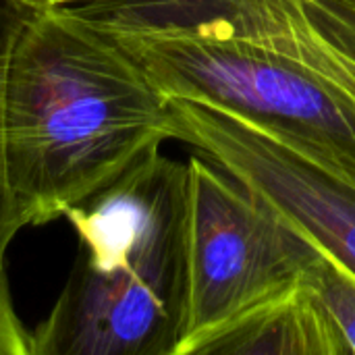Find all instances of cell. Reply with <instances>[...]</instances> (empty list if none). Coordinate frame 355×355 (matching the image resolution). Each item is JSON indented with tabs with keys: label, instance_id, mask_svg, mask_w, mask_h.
Instances as JSON below:
<instances>
[{
	"label": "cell",
	"instance_id": "obj_6",
	"mask_svg": "<svg viewBox=\"0 0 355 355\" xmlns=\"http://www.w3.org/2000/svg\"><path fill=\"white\" fill-rule=\"evenodd\" d=\"M214 10L355 98V0H181Z\"/></svg>",
	"mask_w": 355,
	"mask_h": 355
},
{
	"label": "cell",
	"instance_id": "obj_3",
	"mask_svg": "<svg viewBox=\"0 0 355 355\" xmlns=\"http://www.w3.org/2000/svg\"><path fill=\"white\" fill-rule=\"evenodd\" d=\"M112 33L164 98L237 112L355 185V98L306 64L181 0L73 6Z\"/></svg>",
	"mask_w": 355,
	"mask_h": 355
},
{
	"label": "cell",
	"instance_id": "obj_5",
	"mask_svg": "<svg viewBox=\"0 0 355 355\" xmlns=\"http://www.w3.org/2000/svg\"><path fill=\"white\" fill-rule=\"evenodd\" d=\"M173 139L233 175L355 272V185L277 133L220 106L168 98Z\"/></svg>",
	"mask_w": 355,
	"mask_h": 355
},
{
	"label": "cell",
	"instance_id": "obj_4",
	"mask_svg": "<svg viewBox=\"0 0 355 355\" xmlns=\"http://www.w3.org/2000/svg\"><path fill=\"white\" fill-rule=\"evenodd\" d=\"M316 241L202 156L187 160V306L177 355H202L245 316L293 291Z\"/></svg>",
	"mask_w": 355,
	"mask_h": 355
},
{
	"label": "cell",
	"instance_id": "obj_7",
	"mask_svg": "<svg viewBox=\"0 0 355 355\" xmlns=\"http://www.w3.org/2000/svg\"><path fill=\"white\" fill-rule=\"evenodd\" d=\"M204 354L345 355V349L312 291L300 283L216 337Z\"/></svg>",
	"mask_w": 355,
	"mask_h": 355
},
{
	"label": "cell",
	"instance_id": "obj_9",
	"mask_svg": "<svg viewBox=\"0 0 355 355\" xmlns=\"http://www.w3.org/2000/svg\"><path fill=\"white\" fill-rule=\"evenodd\" d=\"M33 10L35 8L25 4L23 0H0V270H4V256L10 241L23 229L10 198V189L6 183V168H4L2 125H4L6 79H8V67H10L15 44Z\"/></svg>",
	"mask_w": 355,
	"mask_h": 355
},
{
	"label": "cell",
	"instance_id": "obj_11",
	"mask_svg": "<svg viewBox=\"0 0 355 355\" xmlns=\"http://www.w3.org/2000/svg\"><path fill=\"white\" fill-rule=\"evenodd\" d=\"M33 8H50V6H77L85 2H100V0H23Z\"/></svg>",
	"mask_w": 355,
	"mask_h": 355
},
{
	"label": "cell",
	"instance_id": "obj_8",
	"mask_svg": "<svg viewBox=\"0 0 355 355\" xmlns=\"http://www.w3.org/2000/svg\"><path fill=\"white\" fill-rule=\"evenodd\" d=\"M318 245V243H316ZM302 283L312 291L333 329L337 331L345 355H355V272L318 245L314 260L306 268Z\"/></svg>",
	"mask_w": 355,
	"mask_h": 355
},
{
	"label": "cell",
	"instance_id": "obj_1",
	"mask_svg": "<svg viewBox=\"0 0 355 355\" xmlns=\"http://www.w3.org/2000/svg\"><path fill=\"white\" fill-rule=\"evenodd\" d=\"M173 139V114L123 44L71 6L35 8L4 96V168L23 227L52 223Z\"/></svg>",
	"mask_w": 355,
	"mask_h": 355
},
{
	"label": "cell",
	"instance_id": "obj_10",
	"mask_svg": "<svg viewBox=\"0 0 355 355\" xmlns=\"http://www.w3.org/2000/svg\"><path fill=\"white\" fill-rule=\"evenodd\" d=\"M0 355H33V337L15 312L4 270H0Z\"/></svg>",
	"mask_w": 355,
	"mask_h": 355
},
{
	"label": "cell",
	"instance_id": "obj_2",
	"mask_svg": "<svg viewBox=\"0 0 355 355\" xmlns=\"http://www.w3.org/2000/svg\"><path fill=\"white\" fill-rule=\"evenodd\" d=\"M77 260L33 355H177L187 306V162L160 148L71 206Z\"/></svg>",
	"mask_w": 355,
	"mask_h": 355
}]
</instances>
